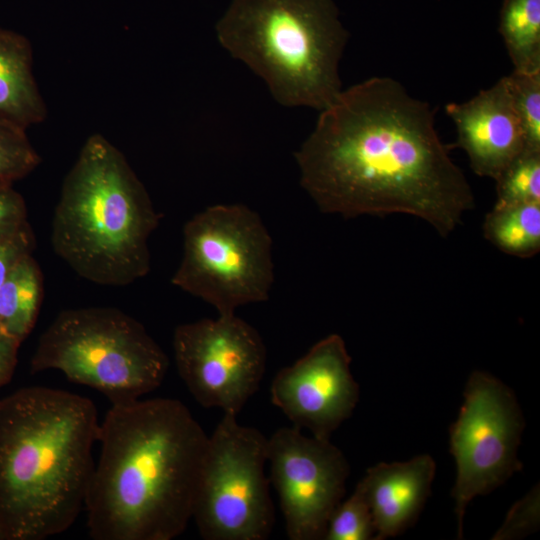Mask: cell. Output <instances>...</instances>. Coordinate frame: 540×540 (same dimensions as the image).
Segmentation results:
<instances>
[{"label":"cell","instance_id":"cell-1","mask_svg":"<svg viewBox=\"0 0 540 540\" xmlns=\"http://www.w3.org/2000/svg\"><path fill=\"white\" fill-rule=\"evenodd\" d=\"M435 128V111L391 77L342 90L295 153L300 183L323 213H401L447 237L475 206Z\"/></svg>","mask_w":540,"mask_h":540},{"label":"cell","instance_id":"cell-2","mask_svg":"<svg viewBox=\"0 0 540 540\" xmlns=\"http://www.w3.org/2000/svg\"><path fill=\"white\" fill-rule=\"evenodd\" d=\"M209 436L179 400L113 404L85 510L95 540H171L193 515Z\"/></svg>","mask_w":540,"mask_h":540},{"label":"cell","instance_id":"cell-3","mask_svg":"<svg viewBox=\"0 0 540 540\" xmlns=\"http://www.w3.org/2000/svg\"><path fill=\"white\" fill-rule=\"evenodd\" d=\"M100 423L87 397L43 386L0 399V532L43 540L85 506Z\"/></svg>","mask_w":540,"mask_h":540},{"label":"cell","instance_id":"cell-4","mask_svg":"<svg viewBox=\"0 0 540 540\" xmlns=\"http://www.w3.org/2000/svg\"><path fill=\"white\" fill-rule=\"evenodd\" d=\"M160 217L123 153L93 134L63 181L52 248L82 278L126 286L150 271L148 240Z\"/></svg>","mask_w":540,"mask_h":540},{"label":"cell","instance_id":"cell-5","mask_svg":"<svg viewBox=\"0 0 540 540\" xmlns=\"http://www.w3.org/2000/svg\"><path fill=\"white\" fill-rule=\"evenodd\" d=\"M216 35L283 106L321 111L342 91L348 33L332 0H232Z\"/></svg>","mask_w":540,"mask_h":540},{"label":"cell","instance_id":"cell-6","mask_svg":"<svg viewBox=\"0 0 540 540\" xmlns=\"http://www.w3.org/2000/svg\"><path fill=\"white\" fill-rule=\"evenodd\" d=\"M168 366L167 355L139 321L117 308L84 307L55 317L39 338L30 372L59 370L113 405L158 388Z\"/></svg>","mask_w":540,"mask_h":540},{"label":"cell","instance_id":"cell-7","mask_svg":"<svg viewBox=\"0 0 540 540\" xmlns=\"http://www.w3.org/2000/svg\"><path fill=\"white\" fill-rule=\"evenodd\" d=\"M274 281L272 239L243 204H216L183 228V256L171 282L212 305L218 315L267 301Z\"/></svg>","mask_w":540,"mask_h":540},{"label":"cell","instance_id":"cell-8","mask_svg":"<svg viewBox=\"0 0 540 540\" xmlns=\"http://www.w3.org/2000/svg\"><path fill=\"white\" fill-rule=\"evenodd\" d=\"M266 438L224 413L209 436L193 515L205 540H265L274 521Z\"/></svg>","mask_w":540,"mask_h":540},{"label":"cell","instance_id":"cell-9","mask_svg":"<svg viewBox=\"0 0 540 540\" xmlns=\"http://www.w3.org/2000/svg\"><path fill=\"white\" fill-rule=\"evenodd\" d=\"M464 398L450 429V451L457 467L452 495L459 538L469 502L477 495L489 493L521 469L516 451L524 425L512 391L485 372L471 374Z\"/></svg>","mask_w":540,"mask_h":540},{"label":"cell","instance_id":"cell-10","mask_svg":"<svg viewBox=\"0 0 540 540\" xmlns=\"http://www.w3.org/2000/svg\"><path fill=\"white\" fill-rule=\"evenodd\" d=\"M174 358L180 378L205 408L238 413L258 390L266 367V347L243 319L218 315L177 326Z\"/></svg>","mask_w":540,"mask_h":540},{"label":"cell","instance_id":"cell-11","mask_svg":"<svg viewBox=\"0 0 540 540\" xmlns=\"http://www.w3.org/2000/svg\"><path fill=\"white\" fill-rule=\"evenodd\" d=\"M267 461L289 539H324L345 494L349 465L343 453L329 440L282 427L268 439Z\"/></svg>","mask_w":540,"mask_h":540},{"label":"cell","instance_id":"cell-12","mask_svg":"<svg viewBox=\"0 0 540 540\" xmlns=\"http://www.w3.org/2000/svg\"><path fill=\"white\" fill-rule=\"evenodd\" d=\"M345 342L331 334L274 377L271 402L299 429L329 440L349 418L359 399V386L350 371Z\"/></svg>","mask_w":540,"mask_h":540},{"label":"cell","instance_id":"cell-13","mask_svg":"<svg viewBox=\"0 0 540 540\" xmlns=\"http://www.w3.org/2000/svg\"><path fill=\"white\" fill-rule=\"evenodd\" d=\"M445 111L457 130L451 146L465 151L478 176L496 180L527 149L507 76L468 101L446 104Z\"/></svg>","mask_w":540,"mask_h":540},{"label":"cell","instance_id":"cell-14","mask_svg":"<svg viewBox=\"0 0 540 540\" xmlns=\"http://www.w3.org/2000/svg\"><path fill=\"white\" fill-rule=\"evenodd\" d=\"M435 462L420 455L407 462L379 463L360 481L373 518L375 540L393 537L412 524L430 493Z\"/></svg>","mask_w":540,"mask_h":540},{"label":"cell","instance_id":"cell-15","mask_svg":"<svg viewBox=\"0 0 540 540\" xmlns=\"http://www.w3.org/2000/svg\"><path fill=\"white\" fill-rule=\"evenodd\" d=\"M32 52L25 36L0 28V119L24 130L47 116L33 74Z\"/></svg>","mask_w":540,"mask_h":540},{"label":"cell","instance_id":"cell-16","mask_svg":"<svg viewBox=\"0 0 540 540\" xmlns=\"http://www.w3.org/2000/svg\"><path fill=\"white\" fill-rule=\"evenodd\" d=\"M43 291V275L32 254L21 258L0 285V327L21 343L36 324Z\"/></svg>","mask_w":540,"mask_h":540},{"label":"cell","instance_id":"cell-17","mask_svg":"<svg viewBox=\"0 0 540 540\" xmlns=\"http://www.w3.org/2000/svg\"><path fill=\"white\" fill-rule=\"evenodd\" d=\"M482 229L485 239L500 251L530 258L540 250V203L494 205Z\"/></svg>","mask_w":540,"mask_h":540},{"label":"cell","instance_id":"cell-18","mask_svg":"<svg viewBox=\"0 0 540 540\" xmlns=\"http://www.w3.org/2000/svg\"><path fill=\"white\" fill-rule=\"evenodd\" d=\"M499 32L515 72H540V0H504Z\"/></svg>","mask_w":540,"mask_h":540},{"label":"cell","instance_id":"cell-19","mask_svg":"<svg viewBox=\"0 0 540 540\" xmlns=\"http://www.w3.org/2000/svg\"><path fill=\"white\" fill-rule=\"evenodd\" d=\"M495 182V205L540 203V150L525 149Z\"/></svg>","mask_w":540,"mask_h":540},{"label":"cell","instance_id":"cell-20","mask_svg":"<svg viewBox=\"0 0 540 540\" xmlns=\"http://www.w3.org/2000/svg\"><path fill=\"white\" fill-rule=\"evenodd\" d=\"M371 508L361 482L331 514L325 540H368L374 537Z\"/></svg>","mask_w":540,"mask_h":540},{"label":"cell","instance_id":"cell-21","mask_svg":"<svg viewBox=\"0 0 540 540\" xmlns=\"http://www.w3.org/2000/svg\"><path fill=\"white\" fill-rule=\"evenodd\" d=\"M26 131L0 119V184L13 185L40 164Z\"/></svg>","mask_w":540,"mask_h":540},{"label":"cell","instance_id":"cell-22","mask_svg":"<svg viewBox=\"0 0 540 540\" xmlns=\"http://www.w3.org/2000/svg\"><path fill=\"white\" fill-rule=\"evenodd\" d=\"M507 80L524 128L527 149L540 150V72L513 71Z\"/></svg>","mask_w":540,"mask_h":540},{"label":"cell","instance_id":"cell-23","mask_svg":"<svg viewBox=\"0 0 540 540\" xmlns=\"http://www.w3.org/2000/svg\"><path fill=\"white\" fill-rule=\"evenodd\" d=\"M32 230L26 203L13 185L0 184V241Z\"/></svg>","mask_w":540,"mask_h":540},{"label":"cell","instance_id":"cell-24","mask_svg":"<svg viewBox=\"0 0 540 540\" xmlns=\"http://www.w3.org/2000/svg\"><path fill=\"white\" fill-rule=\"evenodd\" d=\"M539 523V490L533 489L529 495L517 502L510 510L505 523L494 539H512L527 534Z\"/></svg>","mask_w":540,"mask_h":540},{"label":"cell","instance_id":"cell-25","mask_svg":"<svg viewBox=\"0 0 540 540\" xmlns=\"http://www.w3.org/2000/svg\"><path fill=\"white\" fill-rule=\"evenodd\" d=\"M34 246L35 240L32 230L0 241V285L21 258L32 254Z\"/></svg>","mask_w":540,"mask_h":540},{"label":"cell","instance_id":"cell-26","mask_svg":"<svg viewBox=\"0 0 540 540\" xmlns=\"http://www.w3.org/2000/svg\"><path fill=\"white\" fill-rule=\"evenodd\" d=\"M20 345L21 342L0 327V388L13 377Z\"/></svg>","mask_w":540,"mask_h":540},{"label":"cell","instance_id":"cell-27","mask_svg":"<svg viewBox=\"0 0 540 540\" xmlns=\"http://www.w3.org/2000/svg\"><path fill=\"white\" fill-rule=\"evenodd\" d=\"M0 540H3V536H2V534H1V532H0Z\"/></svg>","mask_w":540,"mask_h":540}]
</instances>
